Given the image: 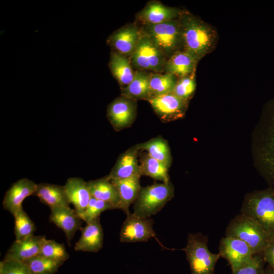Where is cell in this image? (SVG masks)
I'll use <instances>...</instances> for the list:
<instances>
[{
  "mask_svg": "<svg viewBox=\"0 0 274 274\" xmlns=\"http://www.w3.org/2000/svg\"><path fill=\"white\" fill-rule=\"evenodd\" d=\"M241 214L256 221L270 239H274V193L272 188L248 195L243 204Z\"/></svg>",
  "mask_w": 274,
  "mask_h": 274,
  "instance_id": "6da1fadb",
  "label": "cell"
},
{
  "mask_svg": "<svg viewBox=\"0 0 274 274\" xmlns=\"http://www.w3.org/2000/svg\"><path fill=\"white\" fill-rule=\"evenodd\" d=\"M225 236L243 241L254 254L262 253L271 240L256 221L243 214L231 220L226 228Z\"/></svg>",
  "mask_w": 274,
  "mask_h": 274,
  "instance_id": "7a4b0ae2",
  "label": "cell"
},
{
  "mask_svg": "<svg viewBox=\"0 0 274 274\" xmlns=\"http://www.w3.org/2000/svg\"><path fill=\"white\" fill-rule=\"evenodd\" d=\"M207 236L200 233H189L183 249L189 263L191 274H213L220 257L219 253H211L208 246Z\"/></svg>",
  "mask_w": 274,
  "mask_h": 274,
  "instance_id": "3957f363",
  "label": "cell"
},
{
  "mask_svg": "<svg viewBox=\"0 0 274 274\" xmlns=\"http://www.w3.org/2000/svg\"><path fill=\"white\" fill-rule=\"evenodd\" d=\"M174 195L170 182L142 188L134 202L133 213L141 217H150L159 212Z\"/></svg>",
  "mask_w": 274,
  "mask_h": 274,
  "instance_id": "277c9868",
  "label": "cell"
},
{
  "mask_svg": "<svg viewBox=\"0 0 274 274\" xmlns=\"http://www.w3.org/2000/svg\"><path fill=\"white\" fill-rule=\"evenodd\" d=\"M183 26L186 51L197 60L210 50L214 40L213 33L207 25L194 18H187Z\"/></svg>",
  "mask_w": 274,
  "mask_h": 274,
  "instance_id": "5b68a950",
  "label": "cell"
},
{
  "mask_svg": "<svg viewBox=\"0 0 274 274\" xmlns=\"http://www.w3.org/2000/svg\"><path fill=\"white\" fill-rule=\"evenodd\" d=\"M126 216L120 232L121 243L147 242L156 235L150 217H141L130 213Z\"/></svg>",
  "mask_w": 274,
  "mask_h": 274,
  "instance_id": "8992f818",
  "label": "cell"
},
{
  "mask_svg": "<svg viewBox=\"0 0 274 274\" xmlns=\"http://www.w3.org/2000/svg\"><path fill=\"white\" fill-rule=\"evenodd\" d=\"M219 251L220 257L228 262L232 271L249 263L255 255L243 241L226 236L220 241Z\"/></svg>",
  "mask_w": 274,
  "mask_h": 274,
  "instance_id": "52a82bcc",
  "label": "cell"
},
{
  "mask_svg": "<svg viewBox=\"0 0 274 274\" xmlns=\"http://www.w3.org/2000/svg\"><path fill=\"white\" fill-rule=\"evenodd\" d=\"M162 52L147 35L140 36L132 53V59L137 67L158 71L163 65Z\"/></svg>",
  "mask_w": 274,
  "mask_h": 274,
  "instance_id": "ba28073f",
  "label": "cell"
},
{
  "mask_svg": "<svg viewBox=\"0 0 274 274\" xmlns=\"http://www.w3.org/2000/svg\"><path fill=\"white\" fill-rule=\"evenodd\" d=\"M180 30L177 22L172 20L160 24L148 25L147 35L162 52L168 53L177 46Z\"/></svg>",
  "mask_w": 274,
  "mask_h": 274,
  "instance_id": "9c48e42d",
  "label": "cell"
},
{
  "mask_svg": "<svg viewBox=\"0 0 274 274\" xmlns=\"http://www.w3.org/2000/svg\"><path fill=\"white\" fill-rule=\"evenodd\" d=\"M136 107L132 99L126 97H118L108 106L107 117L116 130L128 127L133 122Z\"/></svg>",
  "mask_w": 274,
  "mask_h": 274,
  "instance_id": "30bf717a",
  "label": "cell"
},
{
  "mask_svg": "<svg viewBox=\"0 0 274 274\" xmlns=\"http://www.w3.org/2000/svg\"><path fill=\"white\" fill-rule=\"evenodd\" d=\"M37 184L27 178H22L14 183L6 192L3 201L5 210L13 216L22 209L24 200L30 195H33Z\"/></svg>",
  "mask_w": 274,
  "mask_h": 274,
  "instance_id": "8fae6325",
  "label": "cell"
},
{
  "mask_svg": "<svg viewBox=\"0 0 274 274\" xmlns=\"http://www.w3.org/2000/svg\"><path fill=\"white\" fill-rule=\"evenodd\" d=\"M148 100L162 120H173L183 115L185 100L173 93L152 96Z\"/></svg>",
  "mask_w": 274,
  "mask_h": 274,
  "instance_id": "7c38bea8",
  "label": "cell"
},
{
  "mask_svg": "<svg viewBox=\"0 0 274 274\" xmlns=\"http://www.w3.org/2000/svg\"><path fill=\"white\" fill-rule=\"evenodd\" d=\"M49 220L65 233L69 246L78 230L82 227V220L76 211L70 207L54 208L50 209Z\"/></svg>",
  "mask_w": 274,
  "mask_h": 274,
  "instance_id": "4fadbf2b",
  "label": "cell"
},
{
  "mask_svg": "<svg viewBox=\"0 0 274 274\" xmlns=\"http://www.w3.org/2000/svg\"><path fill=\"white\" fill-rule=\"evenodd\" d=\"M45 235H33L22 240H15L7 252L5 260L25 262L40 254L46 241Z\"/></svg>",
  "mask_w": 274,
  "mask_h": 274,
  "instance_id": "5bb4252c",
  "label": "cell"
},
{
  "mask_svg": "<svg viewBox=\"0 0 274 274\" xmlns=\"http://www.w3.org/2000/svg\"><path fill=\"white\" fill-rule=\"evenodd\" d=\"M81 235L76 243V251L97 252L102 247L104 232L100 222V218L86 223L80 230Z\"/></svg>",
  "mask_w": 274,
  "mask_h": 274,
  "instance_id": "9a60e30c",
  "label": "cell"
},
{
  "mask_svg": "<svg viewBox=\"0 0 274 274\" xmlns=\"http://www.w3.org/2000/svg\"><path fill=\"white\" fill-rule=\"evenodd\" d=\"M63 186L70 203L79 216L85 211L92 197L88 182L81 178L71 177Z\"/></svg>",
  "mask_w": 274,
  "mask_h": 274,
  "instance_id": "2e32d148",
  "label": "cell"
},
{
  "mask_svg": "<svg viewBox=\"0 0 274 274\" xmlns=\"http://www.w3.org/2000/svg\"><path fill=\"white\" fill-rule=\"evenodd\" d=\"M136 146L122 154L107 177L109 179H123L137 175L142 176L137 158Z\"/></svg>",
  "mask_w": 274,
  "mask_h": 274,
  "instance_id": "e0dca14e",
  "label": "cell"
},
{
  "mask_svg": "<svg viewBox=\"0 0 274 274\" xmlns=\"http://www.w3.org/2000/svg\"><path fill=\"white\" fill-rule=\"evenodd\" d=\"M33 195L50 209L70 207V202L66 195L64 186L41 183L37 184Z\"/></svg>",
  "mask_w": 274,
  "mask_h": 274,
  "instance_id": "ac0fdd59",
  "label": "cell"
},
{
  "mask_svg": "<svg viewBox=\"0 0 274 274\" xmlns=\"http://www.w3.org/2000/svg\"><path fill=\"white\" fill-rule=\"evenodd\" d=\"M91 196L110 203L115 209L122 208L118 191L107 177L88 182Z\"/></svg>",
  "mask_w": 274,
  "mask_h": 274,
  "instance_id": "d6986e66",
  "label": "cell"
},
{
  "mask_svg": "<svg viewBox=\"0 0 274 274\" xmlns=\"http://www.w3.org/2000/svg\"><path fill=\"white\" fill-rule=\"evenodd\" d=\"M137 175L123 179H114L110 181L117 189L121 201V210L127 215L129 213V208L137 199L141 189L140 178Z\"/></svg>",
  "mask_w": 274,
  "mask_h": 274,
  "instance_id": "ffe728a7",
  "label": "cell"
},
{
  "mask_svg": "<svg viewBox=\"0 0 274 274\" xmlns=\"http://www.w3.org/2000/svg\"><path fill=\"white\" fill-rule=\"evenodd\" d=\"M140 34L134 27L123 28L114 32L109 38V43L120 54H128L133 51Z\"/></svg>",
  "mask_w": 274,
  "mask_h": 274,
  "instance_id": "44dd1931",
  "label": "cell"
},
{
  "mask_svg": "<svg viewBox=\"0 0 274 274\" xmlns=\"http://www.w3.org/2000/svg\"><path fill=\"white\" fill-rule=\"evenodd\" d=\"M150 77V75L143 72H135L132 81L122 89L123 96L131 99H148L151 97Z\"/></svg>",
  "mask_w": 274,
  "mask_h": 274,
  "instance_id": "7402d4cb",
  "label": "cell"
},
{
  "mask_svg": "<svg viewBox=\"0 0 274 274\" xmlns=\"http://www.w3.org/2000/svg\"><path fill=\"white\" fill-rule=\"evenodd\" d=\"M197 59L187 51L173 55L166 63L167 73L185 77L193 70Z\"/></svg>",
  "mask_w": 274,
  "mask_h": 274,
  "instance_id": "603a6c76",
  "label": "cell"
},
{
  "mask_svg": "<svg viewBox=\"0 0 274 274\" xmlns=\"http://www.w3.org/2000/svg\"><path fill=\"white\" fill-rule=\"evenodd\" d=\"M177 15V10L157 3L147 6L140 14L141 19L148 25L157 24L172 20Z\"/></svg>",
  "mask_w": 274,
  "mask_h": 274,
  "instance_id": "cb8c5ba5",
  "label": "cell"
},
{
  "mask_svg": "<svg viewBox=\"0 0 274 274\" xmlns=\"http://www.w3.org/2000/svg\"><path fill=\"white\" fill-rule=\"evenodd\" d=\"M109 67L120 84L127 86L132 80L133 73L128 60L117 52L111 53Z\"/></svg>",
  "mask_w": 274,
  "mask_h": 274,
  "instance_id": "d4e9b609",
  "label": "cell"
},
{
  "mask_svg": "<svg viewBox=\"0 0 274 274\" xmlns=\"http://www.w3.org/2000/svg\"><path fill=\"white\" fill-rule=\"evenodd\" d=\"M136 147L138 150L146 151L150 156L169 167L172 157L169 147L164 140L160 138L153 139L138 145Z\"/></svg>",
  "mask_w": 274,
  "mask_h": 274,
  "instance_id": "484cf974",
  "label": "cell"
},
{
  "mask_svg": "<svg viewBox=\"0 0 274 274\" xmlns=\"http://www.w3.org/2000/svg\"><path fill=\"white\" fill-rule=\"evenodd\" d=\"M140 166L142 175L149 176L163 183L170 182L168 174L169 167L148 154L143 157Z\"/></svg>",
  "mask_w": 274,
  "mask_h": 274,
  "instance_id": "4316f807",
  "label": "cell"
},
{
  "mask_svg": "<svg viewBox=\"0 0 274 274\" xmlns=\"http://www.w3.org/2000/svg\"><path fill=\"white\" fill-rule=\"evenodd\" d=\"M177 82L174 75L153 74L150 77L151 97L172 93Z\"/></svg>",
  "mask_w": 274,
  "mask_h": 274,
  "instance_id": "83f0119b",
  "label": "cell"
},
{
  "mask_svg": "<svg viewBox=\"0 0 274 274\" xmlns=\"http://www.w3.org/2000/svg\"><path fill=\"white\" fill-rule=\"evenodd\" d=\"M14 217L15 240H22L34 235L36 226L23 208Z\"/></svg>",
  "mask_w": 274,
  "mask_h": 274,
  "instance_id": "f1b7e54d",
  "label": "cell"
},
{
  "mask_svg": "<svg viewBox=\"0 0 274 274\" xmlns=\"http://www.w3.org/2000/svg\"><path fill=\"white\" fill-rule=\"evenodd\" d=\"M25 263L32 274H54L63 264L40 255L28 260Z\"/></svg>",
  "mask_w": 274,
  "mask_h": 274,
  "instance_id": "f546056e",
  "label": "cell"
},
{
  "mask_svg": "<svg viewBox=\"0 0 274 274\" xmlns=\"http://www.w3.org/2000/svg\"><path fill=\"white\" fill-rule=\"evenodd\" d=\"M40 255L62 263L70 257L64 245L53 239H46L41 248Z\"/></svg>",
  "mask_w": 274,
  "mask_h": 274,
  "instance_id": "4dcf8cb0",
  "label": "cell"
},
{
  "mask_svg": "<svg viewBox=\"0 0 274 274\" xmlns=\"http://www.w3.org/2000/svg\"><path fill=\"white\" fill-rule=\"evenodd\" d=\"M114 209L110 203L91 197L87 208L79 217L87 223L100 218L102 212Z\"/></svg>",
  "mask_w": 274,
  "mask_h": 274,
  "instance_id": "1f68e13d",
  "label": "cell"
},
{
  "mask_svg": "<svg viewBox=\"0 0 274 274\" xmlns=\"http://www.w3.org/2000/svg\"><path fill=\"white\" fill-rule=\"evenodd\" d=\"M262 154L264 163L274 179V120L270 128Z\"/></svg>",
  "mask_w": 274,
  "mask_h": 274,
  "instance_id": "d6a6232c",
  "label": "cell"
},
{
  "mask_svg": "<svg viewBox=\"0 0 274 274\" xmlns=\"http://www.w3.org/2000/svg\"><path fill=\"white\" fill-rule=\"evenodd\" d=\"M265 263L262 253L255 254L249 263L232 271L231 274H265Z\"/></svg>",
  "mask_w": 274,
  "mask_h": 274,
  "instance_id": "836d02e7",
  "label": "cell"
},
{
  "mask_svg": "<svg viewBox=\"0 0 274 274\" xmlns=\"http://www.w3.org/2000/svg\"><path fill=\"white\" fill-rule=\"evenodd\" d=\"M0 274H32L24 262L3 259L0 263Z\"/></svg>",
  "mask_w": 274,
  "mask_h": 274,
  "instance_id": "e575fe53",
  "label": "cell"
},
{
  "mask_svg": "<svg viewBox=\"0 0 274 274\" xmlns=\"http://www.w3.org/2000/svg\"><path fill=\"white\" fill-rule=\"evenodd\" d=\"M195 87V82L193 78L183 77L177 82L172 93L185 100L193 94Z\"/></svg>",
  "mask_w": 274,
  "mask_h": 274,
  "instance_id": "d590c367",
  "label": "cell"
},
{
  "mask_svg": "<svg viewBox=\"0 0 274 274\" xmlns=\"http://www.w3.org/2000/svg\"><path fill=\"white\" fill-rule=\"evenodd\" d=\"M262 255L265 262L274 269V239L270 241Z\"/></svg>",
  "mask_w": 274,
  "mask_h": 274,
  "instance_id": "8d00e7d4",
  "label": "cell"
},
{
  "mask_svg": "<svg viewBox=\"0 0 274 274\" xmlns=\"http://www.w3.org/2000/svg\"><path fill=\"white\" fill-rule=\"evenodd\" d=\"M265 274H274V269L268 265L265 268Z\"/></svg>",
  "mask_w": 274,
  "mask_h": 274,
  "instance_id": "74e56055",
  "label": "cell"
},
{
  "mask_svg": "<svg viewBox=\"0 0 274 274\" xmlns=\"http://www.w3.org/2000/svg\"><path fill=\"white\" fill-rule=\"evenodd\" d=\"M273 189V193H274V186H273V187L272 188Z\"/></svg>",
  "mask_w": 274,
  "mask_h": 274,
  "instance_id": "f35d334b",
  "label": "cell"
}]
</instances>
